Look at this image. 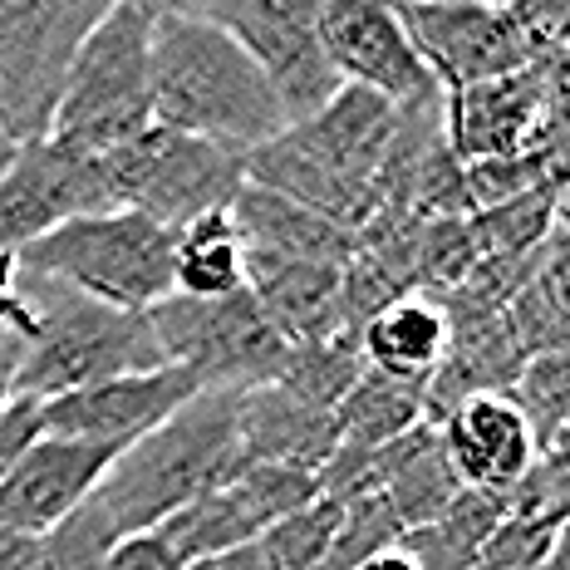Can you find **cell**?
I'll return each instance as SVG.
<instances>
[{
  "label": "cell",
  "mask_w": 570,
  "mask_h": 570,
  "mask_svg": "<svg viewBox=\"0 0 570 570\" xmlns=\"http://www.w3.org/2000/svg\"><path fill=\"white\" fill-rule=\"evenodd\" d=\"M114 458H118L114 443L40 433L0 472V527L45 537L55 521H65L85 497H94V487L104 482Z\"/></svg>",
  "instance_id": "cell-16"
},
{
  "label": "cell",
  "mask_w": 570,
  "mask_h": 570,
  "mask_svg": "<svg viewBox=\"0 0 570 570\" xmlns=\"http://www.w3.org/2000/svg\"><path fill=\"white\" fill-rule=\"evenodd\" d=\"M236 438H242V462H276V468H301L315 478L340 448L335 409H320L281 384L242 389Z\"/></svg>",
  "instance_id": "cell-18"
},
{
  "label": "cell",
  "mask_w": 570,
  "mask_h": 570,
  "mask_svg": "<svg viewBox=\"0 0 570 570\" xmlns=\"http://www.w3.org/2000/svg\"><path fill=\"white\" fill-rule=\"evenodd\" d=\"M399 109L360 85L340 94L315 118L246 153V183L291 197L330 227L360 236L384 212V163Z\"/></svg>",
  "instance_id": "cell-1"
},
{
  "label": "cell",
  "mask_w": 570,
  "mask_h": 570,
  "mask_svg": "<svg viewBox=\"0 0 570 570\" xmlns=\"http://www.w3.org/2000/svg\"><path fill=\"white\" fill-rule=\"evenodd\" d=\"M128 6H138V10H148L153 20H163V16H212L222 0H128Z\"/></svg>",
  "instance_id": "cell-32"
},
{
  "label": "cell",
  "mask_w": 570,
  "mask_h": 570,
  "mask_svg": "<svg viewBox=\"0 0 570 570\" xmlns=\"http://www.w3.org/2000/svg\"><path fill=\"white\" fill-rule=\"evenodd\" d=\"M566 85H570V59H566Z\"/></svg>",
  "instance_id": "cell-36"
},
{
  "label": "cell",
  "mask_w": 570,
  "mask_h": 570,
  "mask_svg": "<svg viewBox=\"0 0 570 570\" xmlns=\"http://www.w3.org/2000/svg\"><path fill=\"white\" fill-rule=\"evenodd\" d=\"M394 10L428 75L448 94L517 75L546 55L497 0H394Z\"/></svg>",
  "instance_id": "cell-11"
},
{
  "label": "cell",
  "mask_w": 570,
  "mask_h": 570,
  "mask_svg": "<svg viewBox=\"0 0 570 570\" xmlns=\"http://www.w3.org/2000/svg\"><path fill=\"white\" fill-rule=\"evenodd\" d=\"M320 40L340 85H360L394 109L438 94V79L413 50L394 0H320Z\"/></svg>",
  "instance_id": "cell-14"
},
{
  "label": "cell",
  "mask_w": 570,
  "mask_h": 570,
  "mask_svg": "<svg viewBox=\"0 0 570 570\" xmlns=\"http://www.w3.org/2000/svg\"><path fill=\"white\" fill-rule=\"evenodd\" d=\"M507 517V497L478 492V487H462L453 502L443 507L433 521L403 531V551L413 556L419 570H472L482 556L487 537L497 531V521Z\"/></svg>",
  "instance_id": "cell-21"
},
{
  "label": "cell",
  "mask_w": 570,
  "mask_h": 570,
  "mask_svg": "<svg viewBox=\"0 0 570 570\" xmlns=\"http://www.w3.org/2000/svg\"><path fill=\"white\" fill-rule=\"evenodd\" d=\"M537 291H541V301L570 325V222H561V232L546 242V261H541Z\"/></svg>",
  "instance_id": "cell-29"
},
{
  "label": "cell",
  "mask_w": 570,
  "mask_h": 570,
  "mask_svg": "<svg viewBox=\"0 0 570 570\" xmlns=\"http://www.w3.org/2000/svg\"><path fill=\"white\" fill-rule=\"evenodd\" d=\"M89 212H114L104 163L55 138L20 142L0 173V256H20L45 232Z\"/></svg>",
  "instance_id": "cell-12"
},
{
  "label": "cell",
  "mask_w": 570,
  "mask_h": 570,
  "mask_svg": "<svg viewBox=\"0 0 570 570\" xmlns=\"http://www.w3.org/2000/svg\"><path fill=\"white\" fill-rule=\"evenodd\" d=\"M104 570H187V561L168 546V537L153 527V531H128V537H118Z\"/></svg>",
  "instance_id": "cell-28"
},
{
  "label": "cell",
  "mask_w": 570,
  "mask_h": 570,
  "mask_svg": "<svg viewBox=\"0 0 570 570\" xmlns=\"http://www.w3.org/2000/svg\"><path fill=\"white\" fill-rule=\"evenodd\" d=\"M20 295H26V330L16 335V370H10V389L20 399L45 403L118 374L168 370L148 315L114 311L26 271H20Z\"/></svg>",
  "instance_id": "cell-4"
},
{
  "label": "cell",
  "mask_w": 570,
  "mask_h": 570,
  "mask_svg": "<svg viewBox=\"0 0 570 570\" xmlns=\"http://www.w3.org/2000/svg\"><path fill=\"white\" fill-rule=\"evenodd\" d=\"M118 546L114 521L99 512V502L85 497L65 521H55L40 537V570H104Z\"/></svg>",
  "instance_id": "cell-25"
},
{
  "label": "cell",
  "mask_w": 570,
  "mask_h": 570,
  "mask_svg": "<svg viewBox=\"0 0 570 570\" xmlns=\"http://www.w3.org/2000/svg\"><path fill=\"white\" fill-rule=\"evenodd\" d=\"M354 570H419V566H413V556L403 551V546H389V551L370 556V561H364V566H354Z\"/></svg>",
  "instance_id": "cell-34"
},
{
  "label": "cell",
  "mask_w": 570,
  "mask_h": 570,
  "mask_svg": "<svg viewBox=\"0 0 570 570\" xmlns=\"http://www.w3.org/2000/svg\"><path fill=\"white\" fill-rule=\"evenodd\" d=\"M153 16L128 0L104 10V20L85 35L65 94L55 104L50 138L75 153L104 158L118 142L138 138L153 124V85H148Z\"/></svg>",
  "instance_id": "cell-6"
},
{
  "label": "cell",
  "mask_w": 570,
  "mask_h": 570,
  "mask_svg": "<svg viewBox=\"0 0 570 570\" xmlns=\"http://www.w3.org/2000/svg\"><path fill=\"white\" fill-rule=\"evenodd\" d=\"M448 344H453V315L448 305L423 301V295H394L360 325L364 364L379 374L409 379V384H428L443 370Z\"/></svg>",
  "instance_id": "cell-19"
},
{
  "label": "cell",
  "mask_w": 570,
  "mask_h": 570,
  "mask_svg": "<svg viewBox=\"0 0 570 570\" xmlns=\"http://www.w3.org/2000/svg\"><path fill=\"white\" fill-rule=\"evenodd\" d=\"M419 423H428L423 419V384L379 374L370 364H364V374L354 379L350 394L335 403L340 448H384Z\"/></svg>",
  "instance_id": "cell-23"
},
{
  "label": "cell",
  "mask_w": 570,
  "mask_h": 570,
  "mask_svg": "<svg viewBox=\"0 0 570 570\" xmlns=\"http://www.w3.org/2000/svg\"><path fill=\"white\" fill-rule=\"evenodd\" d=\"M173 227L142 217V212L114 207L45 232L16 261L26 276L59 281L89 301L114 305V311L148 315L153 305L173 295Z\"/></svg>",
  "instance_id": "cell-5"
},
{
  "label": "cell",
  "mask_w": 570,
  "mask_h": 570,
  "mask_svg": "<svg viewBox=\"0 0 570 570\" xmlns=\"http://www.w3.org/2000/svg\"><path fill=\"white\" fill-rule=\"evenodd\" d=\"M566 222H570V202H566Z\"/></svg>",
  "instance_id": "cell-37"
},
{
  "label": "cell",
  "mask_w": 570,
  "mask_h": 570,
  "mask_svg": "<svg viewBox=\"0 0 570 570\" xmlns=\"http://www.w3.org/2000/svg\"><path fill=\"white\" fill-rule=\"evenodd\" d=\"M443 453L462 487L512 497L517 482L537 468L541 443L512 394H472L443 419Z\"/></svg>",
  "instance_id": "cell-17"
},
{
  "label": "cell",
  "mask_w": 570,
  "mask_h": 570,
  "mask_svg": "<svg viewBox=\"0 0 570 570\" xmlns=\"http://www.w3.org/2000/svg\"><path fill=\"white\" fill-rule=\"evenodd\" d=\"M537 570H570V521H561V527L551 531V546H546Z\"/></svg>",
  "instance_id": "cell-33"
},
{
  "label": "cell",
  "mask_w": 570,
  "mask_h": 570,
  "mask_svg": "<svg viewBox=\"0 0 570 570\" xmlns=\"http://www.w3.org/2000/svg\"><path fill=\"white\" fill-rule=\"evenodd\" d=\"M340 517H344V502L320 492L311 507L301 512L281 517L276 527L261 531V556H266L271 570H325L330 561V546H335V531H340Z\"/></svg>",
  "instance_id": "cell-24"
},
{
  "label": "cell",
  "mask_w": 570,
  "mask_h": 570,
  "mask_svg": "<svg viewBox=\"0 0 570 570\" xmlns=\"http://www.w3.org/2000/svg\"><path fill=\"white\" fill-rule=\"evenodd\" d=\"M148 330L158 340L163 364L197 374L207 389L271 384L291 360V340L271 325L246 285L217 301L173 291L148 311Z\"/></svg>",
  "instance_id": "cell-8"
},
{
  "label": "cell",
  "mask_w": 570,
  "mask_h": 570,
  "mask_svg": "<svg viewBox=\"0 0 570 570\" xmlns=\"http://www.w3.org/2000/svg\"><path fill=\"white\" fill-rule=\"evenodd\" d=\"M202 379L187 370H148V374H118L104 384L75 389L40 403V423L55 438H85V443H114L128 448L148 428L173 419L187 399L202 394Z\"/></svg>",
  "instance_id": "cell-15"
},
{
  "label": "cell",
  "mask_w": 570,
  "mask_h": 570,
  "mask_svg": "<svg viewBox=\"0 0 570 570\" xmlns=\"http://www.w3.org/2000/svg\"><path fill=\"white\" fill-rule=\"evenodd\" d=\"M551 109H556V75H551V55H541L517 75L448 94L443 134L462 168L468 163H502L541 148Z\"/></svg>",
  "instance_id": "cell-13"
},
{
  "label": "cell",
  "mask_w": 570,
  "mask_h": 570,
  "mask_svg": "<svg viewBox=\"0 0 570 570\" xmlns=\"http://www.w3.org/2000/svg\"><path fill=\"white\" fill-rule=\"evenodd\" d=\"M104 183L114 207L142 212L163 227L183 232L207 212H227L246 183V158L197 134L148 124L138 138L104 153Z\"/></svg>",
  "instance_id": "cell-7"
},
{
  "label": "cell",
  "mask_w": 570,
  "mask_h": 570,
  "mask_svg": "<svg viewBox=\"0 0 570 570\" xmlns=\"http://www.w3.org/2000/svg\"><path fill=\"white\" fill-rule=\"evenodd\" d=\"M246 285V242L227 212H207V217L187 222L177 232V252H173V291L177 295H202L217 301Z\"/></svg>",
  "instance_id": "cell-22"
},
{
  "label": "cell",
  "mask_w": 570,
  "mask_h": 570,
  "mask_svg": "<svg viewBox=\"0 0 570 570\" xmlns=\"http://www.w3.org/2000/svg\"><path fill=\"white\" fill-rule=\"evenodd\" d=\"M232 222L242 232L246 252L256 256H285V261H320V266H350L360 252V236L330 227L325 217L295 207L291 197L266 193L256 183H242L232 202Z\"/></svg>",
  "instance_id": "cell-20"
},
{
  "label": "cell",
  "mask_w": 570,
  "mask_h": 570,
  "mask_svg": "<svg viewBox=\"0 0 570 570\" xmlns=\"http://www.w3.org/2000/svg\"><path fill=\"white\" fill-rule=\"evenodd\" d=\"M207 20L261 65L285 128L315 118L340 94V75L320 40V0H222Z\"/></svg>",
  "instance_id": "cell-10"
},
{
  "label": "cell",
  "mask_w": 570,
  "mask_h": 570,
  "mask_svg": "<svg viewBox=\"0 0 570 570\" xmlns=\"http://www.w3.org/2000/svg\"><path fill=\"white\" fill-rule=\"evenodd\" d=\"M507 507L521 517H541L551 527L570 521V448H546L537 468L517 482V492L507 497Z\"/></svg>",
  "instance_id": "cell-27"
},
{
  "label": "cell",
  "mask_w": 570,
  "mask_h": 570,
  "mask_svg": "<svg viewBox=\"0 0 570 570\" xmlns=\"http://www.w3.org/2000/svg\"><path fill=\"white\" fill-rule=\"evenodd\" d=\"M16 148H20V142H16V138H10V134H6V124H0V173H6V168H10V158H16Z\"/></svg>",
  "instance_id": "cell-35"
},
{
  "label": "cell",
  "mask_w": 570,
  "mask_h": 570,
  "mask_svg": "<svg viewBox=\"0 0 570 570\" xmlns=\"http://www.w3.org/2000/svg\"><path fill=\"white\" fill-rule=\"evenodd\" d=\"M399 541H403V521L394 517V507L384 502V492L350 497L325 570H354V566H364L370 556L389 551V546H399Z\"/></svg>",
  "instance_id": "cell-26"
},
{
  "label": "cell",
  "mask_w": 570,
  "mask_h": 570,
  "mask_svg": "<svg viewBox=\"0 0 570 570\" xmlns=\"http://www.w3.org/2000/svg\"><path fill=\"white\" fill-rule=\"evenodd\" d=\"M187 570H271L266 556H261V546H232V551H217V556H202Z\"/></svg>",
  "instance_id": "cell-31"
},
{
  "label": "cell",
  "mask_w": 570,
  "mask_h": 570,
  "mask_svg": "<svg viewBox=\"0 0 570 570\" xmlns=\"http://www.w3.org/2000/svg\"><path fill=\"white\" fill-rule=\"evenodd\" d=\"M118 0H0V124L16 142L50 138L85 35Z\"/></svg>",
  "instance_id": "cell-9"
},
{
  "label": "cell",
  "mask_w": 570,
  "mask_h": 570,
  "mask_svg": "<svg viewBox=\"0 0 570 570\" xmlns=\"http://www.w3.org/2000/svg\"><path fill=\"white\" fill-rule=\"evenodd\" d=\"M236 409H242V389H202L173 419L118 448L104 482L94 487V502L114 521L118 537L163 527L173 512H183L187 502H197L242 468Z\"/></svg>",
  "instance_id": "cell-3"
},
{
  "label": "cell",
  "mask_w": 570,
  "mask_h": 570,
  "mask_svg": "<svg viewBox=\"0 0 570 570\" xmlns=\"http://www.w3.org/2000/svg\"><path fill=\"white\" fill-rule=\"evenodd\" d=\"M153 124L222 142L236 158L285 134V114L261 65L207 16L153 20Z\"/></svg>",
  "instance_id": "cell-2"
},
{
  "label": "cell",
  "mask_w": 570,
  "mask_h": 570,
  "mask_svg": "<svg viewBox=\"0 0 570 570\" xmlns=\"http://www.w3.org/2000/svg\"><path fill=\"white\" fill-rule=\"evenodd\" d=\"M0 570H40V537L0 527Z\"/></svg>",
  "instance_id": "cell-30"
}]
</instances>
